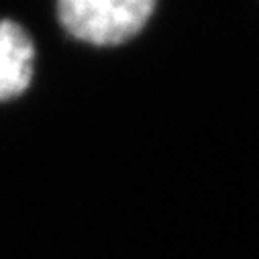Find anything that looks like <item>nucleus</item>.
<instances>
[{
    "instance_id": "f257e3e1",
    "label": "nucleus",
    "mask_w": 259,
    "mask_h": 259,
    "mask_svg": "<svg viewBox=\"0 0 259 259\" xmlns=\"http://www.w3.org/2000/svg\"><path fill=\"white\" fill-rule=\"evenodd\" d=\"M153 11V0H61L57 5L63 29L92 45L128 41L145 27Z\"/></svg>"
},
{
    "instance_id": "f03ea898",
    "label": "nucleus",
    "mask_w": 259,
    "mask_h": 259,
    "mask_svg": "<svg viewBox=\"0 0 259 259\" xmlns=\"http://www.w3.org/2000/svg\"><path fill=\"white\" fill-rule=\"evenodd\" d=\"M35 47L27 31L3 19L0 21V100L21 96L33 78Z\"/></svg>"
}]
</instances>
